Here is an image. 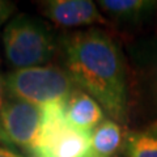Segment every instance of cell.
<instances>
[{"instance_id": "obj_11", "label": "cell", "mask_w": 157, "mask_h": 157, "mask_svg": "<svg viewBox=\"0 0 157 157\" xmlns=\"http://www.w3.org/2000/svg\"><path fill=\"white\" fill-rule=\"evenodd\" d=\"M123 151L126 157H157V136L147 131H131L124 139Z\"/></svg>"}, {"instance_id": "obj_13", "label": "cell", "mask_w": 157, "mask_h": 157, "mask_svg": "<svg viewBox=\"0 0 157 157\" xmlns=\"http://www.w3.org/2000/svg\"><path fill=\"white\" fill-rule=\"evenodd\" d=\"M6 93H7V89H6V78H4V75L0 73V110L6 102Z\"/></svg>"}, {"instance_id": "obj_8", "label": "cell", "mask_w": 157, "mask_h": 157, "mask_svg": "<svg viewBox=\"0 0 157 157\" xmlns=\"http://www.w3.org/2000/svg\"><path fill=\"white\" fill-rule=\"evenodd\" d=\"M97 4L109 17L127 24L144 21L157 8L155 0H100Z\"/></svg>"}, {"instance_id": "obj_3", "label": "cell", "mask_w": 157, "mask_h": 157, "mask_svg": "<svg viewBox=\"0 0 157 157\" xmlns=\"http://www.w3.org/2000/svg\"><path fill=\"white\" fill-rule=\"evenodd\" d=\"M4 78L9 98L39 107L51 102L66 101L77 89L64 68L54 64L14 70Z\"/></svg>"}, {"instance_id": "obj_12", "label": "cell", "mask_w": 157, "mask_h": 157, "mask_svg": "<svg viewBox=\"0 0 157 157\" xmlns=\"http://www.w3.org/2000/svg\"><path fill=\"white\" fill-rule=\"evenodd\" d=\"M14 12V4L6 0H0V26L12 16Z\"/></svg>"}, {"instance_id": "obj_5", "label": "cell", "mask_w": 157, "mask_h": 157, "mask_svg": "<svg viewBox=\"0 0 157 157\" xmlns=\"http://www.w3.org/2000/svg\"><path fill=\"white\" fill-rule=\"evenodd\" d=\"M0 123L9 143L29 153L41 131L42 109L25 101L8 98L0 110Z\"/></svg>"}, {"instance_id": "obj_6", "label": "cell", "mask_w": 157, "mask_h": 157, "mask_svg": "<svg viewBox=\"0 0 157 157\" xmlns=\"http://www.w3.org/2000/svg\"><path fill=\"white\" fill-rule=\"evenodd\" d=\"M39 8L50 21L64 28L107 22L90 0H46L39 2Z\"/></svg>"}, {"instance_id": "obj_15", "label": "cell", "mask_w": 157, "mask_h": 157, "mask_svg": "<svg viewBox=\"0 0 157 157\" xmlns=\"http://www.w3.org/2000/svg\"><path fill=\"white\" fill-rule=\"evenodd\" d=\"M0 143H2V144H7V145H12L11 143H9V140H8V137L6 135V132H4V130H3L2 123H0Z\"/></svg>"}, {"instance_id": "obj_2", "label": "cell", "mask_w": 157, "mask_h": 157, "mask_svg": "<svg viewBox=\"0 0 157 157\" xmlns=\"http://www.w3.org/2000/svg\"><path fill=\"white\" fill-rule=\"evenodd\" d=\"M4 52L16 70L43 66L56 52L54 34L41 20L21 13L13 17L3 34Z\"/></svg>"}, {"instance_id": "obj_14", "label": "cell", "mask_w": 157, "mask_h": 157, "mask_svg": "<svg viewBox=\"0 0 157 157\" xmlns=\"http://www.w3.org/2000/svg\"><path fill=\"white\" fill-rule=\"evenodd\" d=\"M0 157H24V156L7 148V147H4V145H0Z\"/></svg>"}, {"instance_id": "obj_17", "label": "cell", "mask_w": 157, "mask_h": 157, "mask_svg": "<svg viewBox=\"0 0 157 157\" xmlns=\"http://www.w3.org/2000/svg\"><path fill=\"white\" fill-rule=\"evenodd\" d=\"M89 157H98V156H93V155H92V156H89Z\"/></svg>"}, {"instance_id": "obj_16", "label": "cell", "mask_w": 157, "mask_h": 157, "mask_svg": "<svg viewBox=\"0 0 157 157\" xmlns=\"http://www.w3.org/2000/svg\"><path fill=\"white\" fill-rule=\"evenodd\" d=\"M147 132H149V134L157 136V119L155 122H152V123L148 126V128H147Z\"/></svg>"}, {"instance_id": "obj_1", "label": "cell", "mask_w": 157, "mask_h": 157, "mask_svg": "<svg viewBox=\"0 0 157 157\" xmlns=\"http://www.w3.org/2000/svg\"><path fill=\"white\" fill-rule=\"evenodd\" d=\"M64 70L77 88L101 105L110 119L126 123L128 88L126 63L119 46L97 28L68 34L62 39Z\"/></svg>"}, {"instance_id": "obj_7", "label": "cell", "mask_w": 157, "mask_h": 157, "mask_svg": "<svg viewBox=\"0 0 157 157\" xmlns=\"http://www.w3.org/2000/svg\"><path fill=\"white\" fill-rule=\"evenodd\" d=\"M66 117L76 130L90 134L105 121V111L94 98L77 88L66 100Z\"/></svg>"}, {"instance_id": "obj_9", "label": "cell", "mask_w": 157, "mask_h": 157, "mask_svg": "<svg viewBox=\"0 0 157 157\" xmlns=\"http://www.w3.org/2000/svg\"><path fill=\"white\" fill-rule=\"evenodd\" d=\"M137 55L141 93L149 105L157 111V41L141 46Z\"/></svg>"}, {"instance_id": "obj_4", "label": "cell", "mask_w": 157, "mask_h": 157, "mask_svg": "<svg viewBox=\"0 0 157 157\" xmlns=\"http://www.w3.org/2000/svg\"><path fill=\"white\" fill-rule=\"evenodd\" d=\"M42 109V126L30 157H89L90 134L72 127L66 117V101L51 102Z\"/></svg>"}, {"instance_id": "obj_10", "label": "cell", "mask_w": 157, "mask_h": 157, "mask_svg": "<svg viewBox=\"0 0 157 157\" xmlns=\"http://www.w3.org/2000/svg\"><path fill=\"white\" fill-rule=\"evenodd\" d=\"M122 127L115 121L107 118L90 132V151L93 156L111 157L123 147Z\"/></svg>"}]
</instances>
